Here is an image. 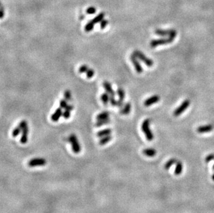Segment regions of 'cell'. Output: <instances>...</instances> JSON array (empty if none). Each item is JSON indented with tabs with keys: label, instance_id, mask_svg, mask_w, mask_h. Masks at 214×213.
<instances>
[{
	"label": "cell",
	"instance_id": "6da1fadb",
	"mask_svg": "<svg viewBox=\"0 0 214 213\" xmlns=\"http://www.w3.org/2000/svg\"><path fill=\"white\" fill-rule=\"evenodd\" d=\"M150 123H151V120L149 119H145V121H143L142 125V130L144 132L147 141H152L154 136L153 132H151V129H150Z\"/></svg>",
	"mask_w": 214,
	"mask_h": 213
},
{
	"label": "cell",
	"instance_id": "7a4b0ae2",
	"mask_svg": "<svg viewBox=\"0 0 214 213\" xmlns=\"http://www.w3.org/2000/svg\"><path fill=\"white\" fill-rule=\"evenodd\" d=\"M67 140L68 141L71 143L73 152H74L75 154H78V153H80L81 151V147L80 143H79L78 138H77L76 135L74 134H71L69 136V138L67 139Z\"/></svg>",
	"mask_w": 214,
	"mask_h": 213
},
{
	"label": "cell",
	"instance_id": "3957f363",
	"mask_svg": "<svg viewBox=\"0 0 214 213\" xmlns=\"http://www.w3.org/2000/svg\"><path fill=\"white\" fill-rule=\"evenodd\" d=\"M174 40L173 37H169L167 38H162V39H153L150 43V45L152 48H155L157 46L163 45V44H166L173 42Z\"/></svg>",
	"mask_w": 214,
	"mask_h": 213
},
{
	"label": "cell",
	"instance_id": "277c9868",
	"mask_svg": "<svg viewBox=\"0 0 214 213\" xmlns=\"http://www.w3.org/2000/svg\"><path fill=\"white\" fill-rule=\"evenodd\" d=\"M133 54L137 57L138 59H139L141 61H142L143 63H145L148 66H152L154 64L153 61L151 59L148 58L145 55L142 53L140 51L135 50L133 53Z\"/></svg>",
	"mask_w": 214,
	"mask_h": 213
},
{
	"label": "cell",
	"instance_id": "5b68a950",
	"mask_svg": "<svg viewBox=\"0 0 214 213\" xmlns=\"http://www.w3.org/2000/svg\"><path fill=\"white\" fill-rule=\"evenodd\" d=\"M155 34L157 35H160V36L165 37H171L175 38L177 35V31L174 29H171V30H162V29H156L155 30Z\"/></svg>",
	"mask_w": 214,
	"mask_h": 213
},
{
	"label": "cell",
	"instance_id": "8992f818",
	"mask_svg": "<svg viewBox=\"0 0 214 213\" xmlns=\"http://www.w3.org/2000/svg\"><path fill=\"white\" fill-rule=\"evenodd\" d=\"M189 105H190V101H189V100H185V101L181 104L180 106H179V107H177L174 111L173 115L175 116H180V114H182V113L189 107Z\"/></svg>",
	"mask_w": 214,
	"mask_h": 213
},
{
	"label": "cell",
	"instance_id": "52a82bcc",
	"mask_svg": "<svg viewBox=\"0 0 214 213\" xmlns=\"http://www.w3.org/2000/svg\"><path fill=\"white\" fill-rule=\"evenodd\" d=\"M47 164L46 159L43 158H35L31 159L28 163V165L31 168H34L36 166H44Z\"/></svg>",
	"mask_w": 214,
	"mask_h": 213
},
{
	"label": "cell",
	"instance_id": "ba28073f",
	"mask_svg": "<svg viewBox=\"0 0 214 213\" xmlns=\"http://www.w3.org/2000/svg\"><path fill=\"white\" fill-rule=\"evenodd\" d=\"M130 60L132 63L134 64V68H135L136 71L138 73V74H142L143 72V69L142 67V65L139 63V62L138 60V58L136 57L134 54H132L130 55Z\"/></svg>",
	"mask_w": 214,
	"mask_h": 213
},
{
	"label": "cell",
	"instance_id": "9c48e42d",
	"mask_svg": "<svg viewBox=\"0 0 214 213\" xmlns=\"http://www.w3.org/2000/svg\"><path fill=\"white\" fill-rule=\"evenodd\" d=\"M119 101H117V106L119 108H121L123 106V101L125 98V92L123 88H119L117 90Z\"/></svg>",
	"mask_w": 214,
	"mask_h": 213
},
{
	"label": "cell",
	"instance_id": "30bf717a",
	"mask_svg": "<svg viewBox=\"0 0 214 213\" xmlns=\"http://www.w3.org/2000/svg\"><path fill=\"white\" fill-rule=\"evenodd\" d=\"M160 100V97L158 95H154V96L148 98L145 100L144 102V105L145 106H149L153 104L158 103Z\"/></svg>",
	"mask_w": 214,
	"mask_h": 213
},
{
	"label": "cell",
	"instance_id": "8fae6325",
	"mask_svg": "<svg viewBox=\"0 0 214 213\" xmlns=\"http://www.w3.org/2000/svg\"><path fill=\"white\" fill-rule=\"evenodd\" d=\"M28 127L26 126L22 131V136L20 139V143L22 144H26L28 142Z\"/></svg>",
	"mask_w": 214,
	"mask_h": 213
},
{
	"label": "cell",
	"instance_id": "7c38bea8",
	"mask_svg": "<svg viewBox=\"0 0 214 213\" xmlns=\"http://www.w3.org/2000/svg\"><path fill=\"white\" fill-rule=\"evenodd\" d=\"M103 87L105 88V91H106V92L110 95V96H115V93H114L113 89H112V85L109 83V82L107 81L103 82Z\"/></svg>",
	"mask_w": 214,
	"mask_h": 213
},
{
	"label": "cell",
	"instance_id": "4fadbf2b",
	"mask_svg": "<svg viewBox=\"0 0 214 213\" xmlns=\"http://www.w3.org/2000/svg\"><path fill=\"white\" fill-rule=\"evenodd\" d=\"M213 130V126L212 125H202L200 127H198L197 132L200 134L202 133H207L210 132Z\"/></svg>",
	"mask_w": 214,
	"mask_h": 213
},
{
	"label": "cell",
	"instance_id": "5bb4252c",
	"mask_svg": "<svg viewBox=\"0 0 214 213\" xmlns=\"http://www.w3.org/2000/svg\"><path fill=\"white\" fill-rule=\"evenodd\" d=\"M63 109H62L61 107H59L58 109H56V110L55 111V112L54 114H52L51 117V121L54 122H57L58 121V120L60 119V118L63 115Z\"/></svg>",
	"mask_w": 214,
	"mask_h": 213
},
{
	"label": "cell",
	"instance_id": "9a60e30c",
	"mask_svg": "<svg viewBox=\"0 0 214 213\" xmlns=\"http://www.w3.org/2000/svg\"><path fill=\"white\" fill-rule=\"evenodd\" d=\"M65 112L63 113V116L65 119H69L71 116V112L74 109V105H68L67 108L65 109Z\"/></svg>",
	"mask_w": 214,
	"mask_h": 213
},
{
	"label": "cell",
	"instance_id": "2e32d148",
	"mask_svg": "<svg viewBox=\"0 0 214 213\" xmlns=\"http://www.w3.org/2000/svg\"><path fill=\"white\" fill-rule=\"evenodd\" d=\"M143 154L148 157H154L157 154V151L153 148H146L143 150Z\"/></svg>",
	"mask_w": 214,
	"mask_h": 213
},
{
	"label": "cell",
	"instance_id": "e0dca14e",
	"mask_svg": "<svg viewBox=\"0 0 214 213\" xmlns=\"http://www.w3.org/2000/svg\"><path fill=\"white\" fill-rule=\"evenodd\" d=\"M131 110V104L130 103H125L123 107L120 111V114L122 115H128L130 114Z\"/></svg>",
	"mask_w": 214,
	"mask_h": 213
},
{
	"label": "cell",
	"instance_id": "ac0fdd59",
	"mask_svg": "<svg viewBox=\"0 0 214 213\" xmlns=\"http://www.w3.org/2000/svg\"><path fill=\"white\" fill-rule=\"evenodd\" d=\"M112 130L111 129H105V130H103L100 131V132H97L96 136L98 137H103L105 136H108V135H110L112 134Z\"/></svg>",
	"mask_w": 214,
	"mask_h": 213
},
{
	"label": "cell",
	"instance_id": "d6986e66",
	"mask_svg": "<svg viewBox=\"0 0 214 213\" xmlns=\"http://www.w3.org/2000/svg\"><path fill=\"white\" fill-rule=\"evenodd\" d=\"M183 170V164L180 161H177L176 163V167L175 169V174L180 175L182 174Z\"/></svg>",
	"mask_w": 214,
	"mask_h": 213
},
{
	"label": "cell",
	"instance_id": "ffe728a7",
	"mask_svg": "<svg viewBox=\"0 0 214 213\" xmlns=\"http://www.w3.org/2000/svg\"><path fill=\"white\" fill-rule=\"evenodd\" d=\"M112 139V136H111V134L108 135V136H105L102 137V139H100L98 143L100 145H105V144H107L108 142H110Z\"/></svg>",
	"mask_w": 214,
	"mask_h": 213
},
{
	"label": "cell",
	"instance_id": "44dd1931",
	"mask_svg": "<svg viewBox=\"0 0 214 213\" xmlns=\"http://www.w3.org/2000/svg\"><path fill=\"white\" fill-rule=\"evenodd\" d=\"M105 14L104 13H99V14L97 15V16H96L93 19H92V21L94 22V24H97V23H99V22H101V21L103 20V18L105 17Z\"/></svg>",
	"mask_w": 214,
	"mask_h": 213
},
{
	"label": "cell",
	"instance_id": "7402d4cb",
	"mask_svg": "<svg viewBox=\"0 0 214 213\" xmlns=\"http://www.w3.org/2000/svg\"><path fill=\"white\" fill-rule=\"evenodd\" d=\"M110 119L109 118H107L105 119H103V120H98V121H97V122L95 124L96 127H101V126H103L104 125H107V124L110 123Z\"/></svg>",
	"mask_w": 214,
	"mask_h": 213
},
{
	"label": "cell",
	"instance_id": "603a6c76",
	"mask_svg": "<svg viewBox=\"0 0 214 213\" xmlns=\"http://www.w3.org/2000/svg\"><path fill=\"white\" fill-rule=\"evenodd\" d=\"M110 114V112H107V111L101 112L96 116V120L97 121H98V120H103V119L107 118H109Z\"/></svg>",
	"mask_w": 214,
	"mask_h": 213
},
{
	"label": "cell",
	"instance_id": "cb8c5ba5",
	"mask_svg": "<svg viewBox=\"0 0 214 213\" xmlns=\"http://www.w3.org/2000/svg\"><path fill=\"white\" fill-rule=\"evenodd\" d=\"M94 25H95V24H94V22H92V20L89 21V22H88L86 24V25H85V32H90V31H92L94 29Z\"/></svg>",
	"mask_w": 214,
	"mask_h": 213
},
{
	"label": "cell",
	"instance_id": "d4e9b609",
	"mask_svg": "<svg viewBox=\"0 0 214 213\" xmlns=\"http://www.w3.org/2000/svg\"><path fill=\"white\" fill-rule=\"evenodd\" d=\"M101 101H102L103 103L104 104V105H107V103H109V101H110V95L108 94L107 92L103 93V94L101 95Z\"/></svg>",
	"mask_w": 214,
	"mask_h": 213
},
{
	"label": "cell",
	"instance_id": "484cf974",
	"mask_svg": "<svg viewBox=\"0 0 214 213\" xmlns=\"http://www.w3.org/2000/svg\"><path fill=\"white\" fill-rule=\"evenodd\" d=\"M177 160L175 159H171L169 160V161H167V163L165 164L164 169L165 170H169V168L173 165V164H175V163H177Z\"/></svg>",
	"mask_w": 214,
	"mask_h": 213
},
{
	"label": "cell",
	"instance_id": "4316f807",
	"mask_svg": "<svg viewBox=\"0 0 214 213\" xmlns=\"http://www.w3.org/2000/svg\"><path fill=\"white\" fill-rule=\"evenodd\" d=\"M64 98L67 100V101H72V94L69 90H66L65 92H64Z\"/></svg>",
	"mask_w": 214,
	"mask_h": 213
},
{
	"label": "cell",
	"instance_id": "83f0119b",
	"mask_svg": "<svg viewBox=\"0 0 214 213\" xmlns=\"http://www.w3.org/2000/svg\"><path fill=\"white\" fill-rule=\"evenodd\" d=\"M21 132H22L21 128L19 127V126H17V127H15L14 130H13V132H12V136L13 137H17L19 134H20Z\"/></svg>",
	"mask_w": 214,
	"mask_h": 213
},
{
	"label": "cell",
	"instance_id": "f1b7e54d",
	"mask_svg": "<svg viewBox=\"0 0 214 213\" xmlns=\"http://www.w3.org/2000/svg\"><path fill=\"white\" fill-rule=\"evenodd\" d=\"M94 74H95V72H94V71L93 69H88V70L86 71V76H87V78H92V77L94 75Z\"/></svg>",
	"mask_w": 214,
	"mask_h": 213
},
{
	"label": "cell",
	"instance_id": "f546056e",
	"mask_svg": "<svg viewBox=\"0 0 214 213\" xmlns=\"http://www.w3.org/2000/svg\"><path fill=\"white\" fill-rule=\"evenodd\" d=\"M96 12V8L93 7V6H91V7H89L88 8H87V10H86V13L88 15H93L95 14Z\"/></svg>",
	"mask_w": 214,
	"mask_h": 213
},
{
	"label": "cell",
	"instance_id": "4dcf8cb0",
	"mask_svg": "<svg viewBox=\"0 0 214 213\" xmlns=\"http://www.w3.org/2000/svg\"><path fill=\"white\" fill-rule=\"evenodd\" d=\"M68 103L67 100H65V98L60 100V107H61L62 109H66Z\"/></svg>",
	"mask_w": 214,
	"mask_h": 213
},
{
	"label": "cell",
	"instance_id": "1f68e13d",
	"mask_svg": "<svg viewBox=\"0 0 214 213\" xmlns=\"http://www.w3.org/2000/svg\"><path fill=\"white\" fill-rule=\"evenodd\" d=\"M88 69H89V67H88V66L87 65H85V64H84V65H82V66H80V68H79V69H78V71L80 74H83V73H86V71L88 70Z\"/></svg>",
	"mask_w": 214,
	"mask_h": 213
},
{
	"label": "cell",
	"instance_id": "d6a6232c",
	"mask_svg": "<svg viewBox=\"0 0 214 213\" xmlns=\"http://www.w3.org/2000/svg\"><path fill=\"white\" fill-rule=\"evenodd\" d=\"M110 102L112 106H117V101H116L115 96H110Z\"/></svg>",
	"mask_w": 214,
	"mask_h": 213
},
{
	"label": "cell",
	"instance_id": "836d02e7",
	"mask_svg": "<svg viewBox=\"0 0 214 213\" xmlns=\"http://www.w3.org/2000/svg\"><path fill=\"white\" fill-rule=\"evenodd\" d=\"M107 24H108V20H107V19H103V20L100 22V26L101 29H104V28L107 26Z\"/></svg>",
	"mask_w": 214,
	"mask_h": 213
},
{
	"label": "cell",
	"instance_id": "e575fe53",
	"mask_svg": "<svg viewBox=\"0 0 214 213\" xmlns=\"http://www.w3.org/2000/svg\"><path fill=\"white\" fill-rule=\"evenodd\" d=\"M19 127L21 128V130L22 131L24 127H26V126H28V124H27V122H26V121H22L20 123H19Z\"/></svg>",
	"mask_w": 214,
	"mask_h": 213
},
{
	"label": "cell",
	"instance_id": "d590c367",
	"mask_svg": "<svg viewBox=\"0 0 214 213\" xmlns=\"http://www.w3.org/2000/svg\"><path fill=\"white\" fill-rule=\"evenodd\" d=\"M213 160H214V154H209L205 158V161L207 163H209V161H213Z\"/></svg>",
	"mask_w": 214,
	"mask_h": 213
},
{
	"label": "cell",
	"instance_id": "8d00e7d4",
	"mask_svg": "<svg viewBox=\"0 0 214 213\" xmlns=\"http://www.w3.org/2000/svg\"><path fill=\"white\" fill-rule=\"evenodd\" d=\"M4 17V8L3 6H0V19H3Z\"/></svg>",
	"mask_w": 214,
	"mask_h": 213
},
{
	"label": "cell",
	"instance_id": "74e56055",
	"mask_svg": "<svg viewBox=\"0 0 214 213\" xmlns=\"http://www.w3.org/2000/svg\"><path fill=\"white\" fill-rule=\"evenodd\" d=\"M85 19V16H84V15H81L80 16L81 20H82V19Z\"/></svg>",
	"mask_w": 214,
	"mask_h": 213
},
{
	"label": "cell",
	"instance_id": "f35d334b",
	"mask_svg": "<svg viewBox=\"0 0 214 213\" xmlns=\"http://www.w3.org/2000/svg\"><path fill=\"white\" fill-rule=\"evenodd\" d=\"M212 179L214 181V174H213V176H212Z\"/></svg>",
	"mask_w": 214,
	"mask_h": 213
},
{
	"label": "cell",
	"instance_id": "ab89813d",
	"mask_svg": "<svg viewBox=\"0 0 214 213\" xmlns=\"http://www.w3.org/2000/svg\"><path fill=\"white\" fill-rule=\"evenodd\" d=\"M213 170H214V164H213Z\"/></svg>",
	"mask_w": 214,
	"mask_h": 213
}]
</instances>
